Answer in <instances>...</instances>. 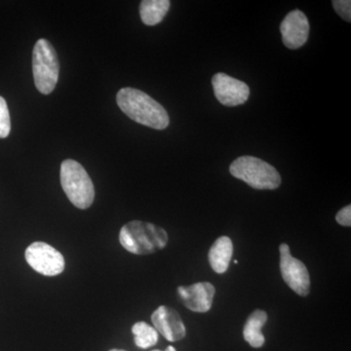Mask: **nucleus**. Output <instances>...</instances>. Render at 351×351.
Listing matches in <instances>:
<instances>
[{
    "mask_svg": "<svg viewBox=\"0 0 351 351\" xmlns=\"http://www.w3.org/2000/svg\"><path fill=\"white\" fill-rule=\"evenodd\" d=\"M117 101L120 110L137 123L156 130L169 126V115L165 108L141 90L122 88L117 93Z\"/></svg>",
    "mask_w": 351,
    "mask_h": 351,
    "instance_id": "1",
    "label": "nucleus"
},
{
    "mask_svg": "<svg viewBox=\"0 0 351 351\" xmlns=\"http://www.w3.org/2000/svg\"><path fill=\"white\" fill-rule=\"evenodd\" d=\"M279 252L283 280L298 295L306 297L309 294L311 288V278L306 265L291 255L290 248L287 244H281Z\"/></svg>",
    "mask_w": 351,
    "mask_h": 351,
    "instance_id": "7",
    "label": "nucleus"
},
{
    "mask_svg": "<svg viewBox=\"0 0 351 351\" xmlns=\"http://www.w3.org/2000/svg\"><path fill=\"white\" fill-rule=\"evenodd\" d=\"M335 11L346 22H351V1L350 0H334L332 2Z\"/></svg>",
    "mask_w": 351,
    "mask_h": 351,
    "instance_id": "17",
    "label": "nucleus"
},
{
    "mask_svg": "<svg viewBox=\"0 0 351 351\" xmlns=\"http://www.w3.org/2000/svg\"><path fill=\"white\" fill-rule=\"evenodd\" d=\"M267 314L265 311H257L249 316L244 326L243 336L245 341L253 348H262L265 345V337H263L262 329L263 325L267 323Z\"/></svg>",
    "mask_w": 351,
    "mask_h": 351,
    "instance_id": "13",
    "label": "nucleus"
},
{
    "mask_svg": "<svg viewBox=\"0 0 351 351\" xmlns=\"http://www.w3.org/2000/svg\"><path fill=\"white\" fill-rule=\"evenodd\" d=\"M32 73L36 89L43 95L52 93L59 80L60 64L56 50L47 39H39L34 45Z\"/></svg>",
    "mask_w": 351,
    "mask_h": 351,
    "instance_id": "5",
    "label": "nucleus"
},
{
    "mask_svg": "<svg viewBox=\"0 0 351 351\" xmlns=\"http://www.w3.org/2000/svg\"><path fill=\"white\" fill-rule=\"evenodd\" d=\"M337 221L341 226H351V206L348 205L345 208L338 212L336 216Z\"/></svg>",
    "mask_w": 351,
    "mask_h": 351,
    "instance_id": "18",
    "label": "nucleus"
},
{
    "mask_svg": "<svg viewBox=\"0 0 351 351\" xmlns=\"http://www.w3.org/2000/svg\"><path fill=\"white\" fill-rule=\"evenodd\" d=\"M284 45L289 49H298L306 43L309 34V22L301 10L291 11L280 25Z\"/></svg>",
    "mask_w": 351,
    "mask_h": 351,
    "instance_id": "9",
    "label": "nucleus"
},
{
    "mask_svg": "<svg viewBox=\"0 0 351 351\" xmlns=\"http://www.w3.org/2000/svg\"><path fill=\"white\" fill-rule=\"evenodd\" d=\"M152 321L154 329L167 341H179L186 337V327L175 309L165 306H159L152 313Z\"/></svg>",
    "mask_w": 351,
    "mask_h": 351,
    "instance_id": "10",
    "label": "nucleus"
},
{
    "mask_svg": "<svg viewBox=\"0 0 351 351\" xmlns=\"http://www.w3.org/2000/svg\"><path fill=\"white\" fill-rule=\"evenodd\" d=\"M178 293L181 297L182 304L189 311L195 313H207L211 309L215 297V287L209 282H199L184 287L180 286Z\"/></svg>",
    "mask_w": 351,
    "mask_h": 351,
    "instance_id": "11",
    "label": "nucleus"
},
{
    "mask_svg": "<svg viewBox=\"0 0 351 351\" xmlns=\"http://www.w3.org/2000/svg\"><path fill=\"white\" fill-rule=\"evenodd\" d=\"M119 241L132 254L149 255L165 248L168 234L165 230L154 223L132 221L122 226Z\"/></svg>",
    "mask_w": 351,
    "mask_h": 351,
    "instance_id": "2",
    "label": "nucleus"
},
{
    "mask_svg": "<svg viewBox=\"0 0 351 351\" xmlns=\"http://www.w3.org/2000/svg\"><path fill=\"white\" fill-rule=\"evenodd\" d=\"M212 85L217 100L226 107L243 105L250 96V88L246 83L223 73L213 76Z\"/></svg>",
    "mask_w": 351,
    "mask_h": 351,
    "instance_id": "8",
    "label": "nucleus"
},
{
    "mask_svg": "<svg viewBox=\"0 0 351 351\" xmlns=\"http://www.w3.org/2000/svg\"><path fill=\"white\" fill-rule=\"evenodd\" d=\"M25 258L32 269L45 276H59L66 267L63 255L45 242L29 245L25 252Z\"/></svg>",
    "mask_w": 351,
    "mask_h": 351,
    "instance_id": "6",
    "label": "nucleus"
},
{
    "mask_svg": "<svg viewBox=\"0 0 351 351\" xmlns=\"http://www.w3.org/2000/svg\"><path fill=\"white\" fill-rule=\"evenodd\" d=\"M132 332L135 336L136 346L143 350L156 346L158 341V332L154 329V327H152L151 325L143 322V321L133 325Z\"/></svg>",
    "mask_w": 351,
    "mask_h": 351,
    "instance_id": "15",
    "label": "nucleus"
},
{
    "mask_svg": "<svg viewBox=\"0 0 351 351\" xmlns=\"http://www.w3.org/2000/svg\"><path fill=\"white\" fill-rule=\"evenodd\" d=\"M110 351H126V350H110Z\"/></svg>",
    "mask_w": 351,
    "mask_h": 351,
    "instance_id": "20",
    "label": "nucleus"
},
{
    "mask_svg": "<svg viewBox=\"0 0 351 351\" xmlns=\"http://www.w3.org/2000/svg\"><path fill=\"white\" fill-rule=\"evenodd\" d=\"M11 131L10 113L5 99L0 96V138L8 137Z\"/></svg>",
    "mask_w": 351,
    "mask_h": 351,
    "instance_id": "16",
    "label": "nucleus"
},
{
    "mask_svg": "<svg viewBox=\"0 0 351 351\" xmlns=\"http://www.w3.org/2000/svg\"><path fill=\"white\" fill-rule=\"evenodd\" d=\"M169 0H144L141 2L140 15L142 22L147 25H156L162 22L169 11Z\"/></svg>",
    "mask_w": 351,
    "mask_h": 351,
    "instance_id": "14",
    "label": "nucleus"
},
{
    "mask_svg": "<svg viewBox=\"0 0 351 351\" xmlns=\"http://www.w3.org/2000/svg\"><path fill=\"white\" fill-rule=\"evenodd\" d=\"M230 174L256 189H276L280 186L278 171L257 157L245 156L235 159L230 167Z\"/></svg>",
    "mask_w": 351,
    "mask_h": 351,
    "instance_id": "4",
    "label": "nucleus"
},
{
    "mask_svg": "<svg viewBox=\"0 0 351 351\" xmlns=\"http://www.w3.org/2000/svg\"><path fill=\"white\" fill-rule=\"evenodd\" d=\"M232 253L233 245L230 237H221L214 242L210 249L208 258L215 272L225 274L230 267Z\"/></svg>",
    "mask_w": 351,
    "mask_h": 351,
    "instance_id": "12",
    "label": "nucleus"
},
{
    "mask_svg": "<svg viewBox=\"0 0 351 351\" xmlns=\"http://www.w3.org/2000/svg\"><path fill=\"white\" fill-rule=\"evenodd\" d=\"M60 178L64 193L76 208L84 210L93 204V182L82 164L73 159L64 160L60 171Z\"/></svg>",
    "mask_w": 351,
    "mask_h": 351,
    "instance_id": "3",
    "label": "nucleus"
},
{
    "mask_svg": "<svg viewBox=\"0 0 351 351\" xmlns=\"http://www.w3.org/2000/svg\"><path fill=\"white\" fill-rule=\"evenodd\" d=\"M152 351H161V350H152ZM164 351H177V350H176V348H174V346H168V348H166V350H164Z\"/></svg>",
    "mask_w": 351,
    "mask_h": 351,
    "instance_id": "19",
    "label": "nucleus"
}]
</instances>
